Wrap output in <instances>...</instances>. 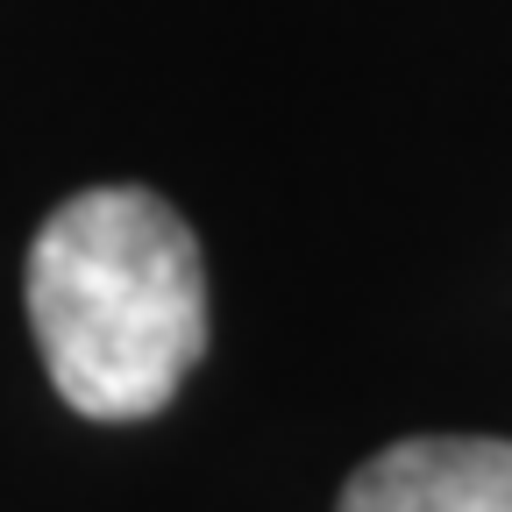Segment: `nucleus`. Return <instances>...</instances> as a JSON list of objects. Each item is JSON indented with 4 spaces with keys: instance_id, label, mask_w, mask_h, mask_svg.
Wrapping results in <instances>:
<instances>
[{
    "instance_id": "nucleus-2",
    "label": "nucleus",
    "mask_w": 512,
    "mask_h": 512,
    "mask_svg": "<svg viewBox=\"0 0 512 512\" xmlns=\"http://www.w3.org/2000/svg\"><path fill=\"white\" fill-rule=\"evenodd\" d=\"M342 512H512V441H392L349 477Z\"/></svg>"
},
{
    "instance_id": "nucleus-1",
    "label": "nucleus",
    "mask_w": 512,
    "mask_h": 512,
    "mask_svg": "<svg viewBox=\"0 0 512 512\" xmlns=\"http://www.w3.org/2000/svg\"><path fill=\"white\" fill-rule=\"evenodd\" d=\"M29 320L72 413H164L207 356L200 242L157 192L93 185L64 200L29 249Z\"/></svg>"
}]
</instances>
